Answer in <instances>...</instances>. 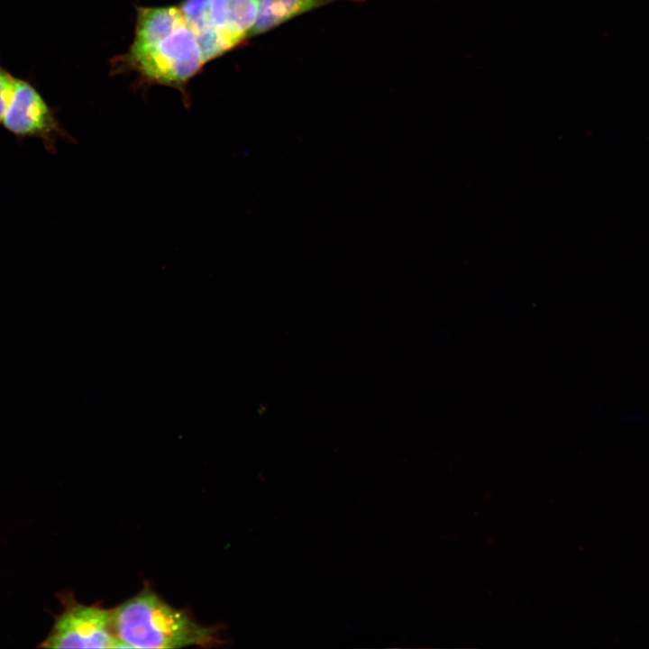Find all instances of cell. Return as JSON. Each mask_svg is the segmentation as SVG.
<instances>
[{"label":"cell","instance_id":"cell-1","mask_svg":"<svg viewBox=\"0 0 649 649\" xmlns=\"http://www.w3.org/2000/svg\"><path fill=\"white\" fill-rule=\"evenodd\" d=\"M206 63L197 40L177 6L137 9L134 38L115 58L114 72L130 69L144 81L181 91Z\"/></svg>","mask_w":649,"mask_h":649},{"label":"cell","instance_id":"cell-2","mask_svg":"<svg viewBox=\"0 0 649 649\" xmlns=\"http://www.w3.org/2000/svg\"><path fill=\"white\" fill-rule=\"evenodd\" d=\"M112 611L114 633L123 648H182L203 645L214 630L202 626L151 590H143Z\"/></svg>","mask_w":649,"mask_h":649},{"label":"cell","instance_id":"cell-3","mask_svg":"<svg viewBox=\"0 0 649 649\" xmlns=\"http://www.w3.org/2000/svg\"><path fill=\"white\" fill-rule=\"evenodd\" d=\"M207 62L251 37L256 0H185L179 6Z\"/></svg>","mask_w":649,"mask_h":649},{"label":"cell","instance_id":"cell-4","mask_svg":"<svg viewBox=\"0 0 649 649\" xmlns=\"http://www.w3.org/2000/svg\"><path fill=\"white\" fill-rule=\"evenodd\" d=\"M63 611L56 617L44 648H123L117 638L112 611L78 603L71 593L59 595Z\"/></svg>","mask_w":649,"mask_h":649},{"label":"cell","instance_id":"cell-5","mask_svg":"<svg viewBox=\"0 0 649 649\" xmlns=\"http://www.w3.org/2000/svg\"><path fill=\"white\" fill-rule=\"evenodd\" d=\"M1 123L17 137L41 140L51 153L56 151L59 138L71 140L39 91L23 79H16L12 102Z\"/></svg>","mask_w":649,"mask_h":649},{"label":"cell","instance_id":"cell-6","mask_svg":"<svg viewBox=\"0 0 649 649\" xmlns=\"http://www.w3.org/2000/svg\"><path fill=\"white\" fill-rule=\"evenodd\" d=\"M257 19L251 37L266 32L298 15L339 2L361 3L366 0H256Z\"/></svg>","mask_w":649,"mask_h":649},{"label":"cell","instance_id":"cell-7","mask_svg":"<svg viewBox=\"0 0 649 649\" xmlns=\"http://www.w3.org/2000/svg\"><path fill=\"white\" fill-rule=\"evenodd\" d=\"M16 79L0 65V123L12 102Z\"/></svg>","mask_w":649,"mask_h":649}]
</instances>
